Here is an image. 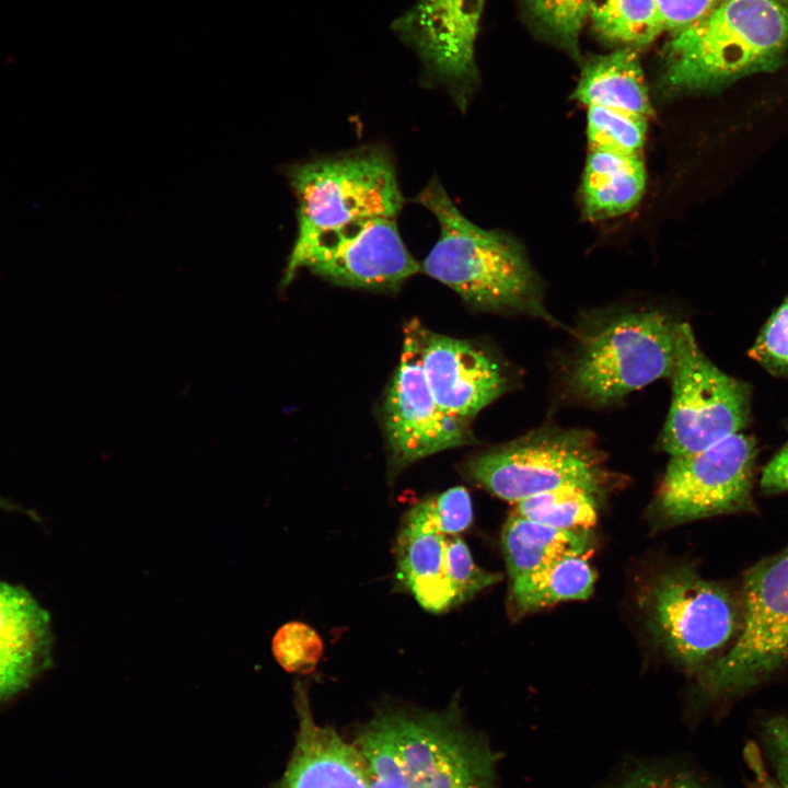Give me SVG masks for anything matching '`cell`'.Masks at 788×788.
Instances as JSON below:
<instances>
[{
	"label": "cell",
	"instance_id": "obj_1",
	"mask_svg": "<svg viewBox=\"0 0 788 788\" xmlns=\"http://www.w3.org/2000/svg\"><path fill=\"white\" fill-rule=\"evenodd\" d=\"M354 745L369 788H496V755L455 703L442 711L382 710Z\"/></svg>",
	"mask_w": 788,
	"mask_h": 788
},
{
	"label": "cell",
	"instance_id": "obj_2",
	"mask_svg": "<svg viewBox=\"0 0 788 788\" xmlns=\"http://www.w3.org/2000/svg\"><path fill=\"white\" fill-rule=\"evenodd\" d=\"M415 201L430 211L440 227L438 241L420 263L421 271L474 308L514 310L557 324L545 309L540 280L514 237L470 221L437 176Z\"/></svg>",
	"mask_w": 788,
	"mask_h": 788
},
{
	"label": "cell",
	"instance_id": "obj_3",
	"mask_svg": "<svg viewBox=\"0 0 788 788\" xmlns=\"http://www.w3.org/2000/svg\"><path fill=\"white\" fill-rule=\"evenodd\" d=\"M788 48V0H723L672 34L664 47V96L717 91L778 69Z\"/></svg>",
	"mask_w": 788,
	"mask_h": 788
},
{
	"label": "cell",
	"instance_id": "obj_4",
	"mask_svg": "<svg viewBox=\"0 0 788 788\" xmlns=\"http://www.w3.org/2000/svg\"><path fill=\"white\" fill-rule=\"evenodd\" d=\"M296 195L298 230L288 263L322 234L351 222L396 218L404 198L394 159L383 144H366L286 167Z\"/></svg>",
	"mask_w": 788,
	"mask_h": 788
},
{
	"label": "cell",
	"instance_id": "obj_5",
	"mask_svg": "<svg viewBox=\"0 0 788 788\" xmlns=\"http://www.w3.org/2000/svg\"><path fill=\"white\" fill-rule=\"evenodd\" d=\"M675 326L669 316L651 310L606 321L584 337L569 371V387L586 402L606 405L671 376Z\"/></svg>",
	"mask_w": 788,
	"mask_h": 788
},
{
	"label": "cell",
	"instance_id": "obj_6",
	"mask_svg": "<svg viewBox=\"0 0 788 788\" xmlns=\"http://www.w3.org/2000/svg\"><path fill=\"white\" fill-rule=\"evenodd\" d=\"M740 601L738 636L697 674L708 696L744 693L788 664V545L745 572Z\"/></svg>",
	"mask_w": 788,
	"mask_h": 788
},
{
	"label": "cell",
	"instance_id": "obj_7",
	"mask_svg": "<svg viewBox=\"0 0 788 788\" xmlns=\"http://www.w3.org/2000/svg\"><path fill=\"white\" fill-rule=\"evenodd\" d=\"M651 633L684 669L700 673L726 652L741 627V601L725 586L681 566L654 579L645 595Z\"/></svg>",
	"mask_w": 788,
	"mask_h": 788
},
{
	"label": "cell",
	"instance_id": "obj_8",
	"mask_svg": "<svg viewBox=\"0 0 788 788\" xmlns=\"http://www.w3.org/2000/svg\"><path fill=\"white\" fill-rule=\"evenodd\" d=\"M470 475L510 502L571 486L596 496L607 479L604 456L594 437L581 429H541L480 454Z\"/></svg>",
	"mask_w": 788,
	"mask_h": 788
},
{
	"label": "cell",
	"instance_id": "obj_9",
	"mask_svg": "<svg viewBox=\"0 0 788 788\" xmlns=\"http://www.w3.org/2000/svg\"><path fill=\"white\" fill-rule=\"evenodd\" d=\"M673 395L660 436L663 451L684 455L741 432L750 421L749 386L716 367L687 323H676Z\"/></svg>",
	"mask_w": 788,
	"mask_h": 788
},
{
	"label": "cell",
	"instance_id": "obj_10",
	"mask_svg": "<svg viewBox=\"0 0 788 788\" xmlns=\"http://www.w3.org/2000/svg\"><path fill=\"white\" fill-rule=\"evenodd\" d=\"M756 445L738 432L695 453L671 456L651 506L662 524L751 510Z\"/></svg>",
	"mask_w": 788,
	"mask_h": 788
},
{
	"label": "cell",
	"instance_id": "obj_11",
	"mask_svg": "<svg viewBox=\"0 0 788 788\" xmlns=\"http://www.w3.org/2000/svg\"><path fill=\"white\" fill-rule=\"evenodd\" d=\"M395 219L359 220L322 234L287 264L282 286L306 268L341 287L398 290L421 267L403 242Z\"/></svg>",
	"mask_w": 788,
	"mask_h": 788
},
{
	"label": "cell",
	"instance_id": "obj_12",
	"mask_svg": "<svg viewBox=\"0 0 788 788\" xmlns=\"http://www.w3.org/2000/svg\"><path fill=\"white\" fill-rule=\"evenodd\" d=\"M486 0H417L394 20L395 35L417 56L422 79L464 113L479 83L475 44Z\"/></svg>",
	"mask_w": 788,
	"mask_h": 788
},
{
	"label": "cell",
	"instance_id": "obj_13",
	"mask_svg": "<svg viewBox=\"0 0 788 788\" xmlns=\"http://www.w3.org/2000/svg\"><path fill=\"white\" fill-rule=\"evenodd\" d=\"M420 323L406 329L396 372L390 384L384 420L396 465L403 467L422 457L472 442L466 421L445 413L433 397L421 366Z\"/></svg>",
	"mask_w": 788,
	"mask_h": 788
},
{
	"label": "cell",
	"instance_id": "obj_14",
	"mask_svg": "<svg viewBox=\"0 0 788 788\" xmlns=\"http://www.w3.org/2000/svg\"><path fill=\"white\" fill-rule=\"evenodd\" d=\"M419 337L426 381L449 415L467 422L508 390L502 368L480 348L421 325Z\"/></svg>",
	"mask_w": 788,
	"mask_h": 788
},
{
	"label": "cell",
	"instance_id": "obj_15",
	"mask_svg": "<svg viewBox=\"0 0 788 788\" xmlns=\"http://www.w3.org/2000/svg\"><path fill=\"white\" fill-rule=\"evenodd\" d=\"M299 729L277 788H369L361 756L333 728L313 719L306 686L294 685Z\"/></svg>",
	"mask_w": 788,
	"mask_h": 788
},
{
	"label": "cell",
	"instance_id": "obj_16",
	"mask_svg": "<svg viewBox=\"0 0 788 788\" xmlns=\"http://www.w3.org/2000/svg\"><path fill=\"white\" fill-rule=\"evenodd\" d=\"M45 611L23 589L0 581V700L24 688L49 657Z\"/></svg>",
	"mask_w": 788,
	"mask_h": 788
},
{
	"label": "cell",
	"instance_id": "obj_17",
	"mask_svg": "<svg viewBox=\"0 0 788 788\" xmlns=\"http://www.w3.org/2000/svg\"><path fill=\"white\" fill-rule=\"evenodd\" d=\"M445 544L447 535L407 520L397 537L399 579L432 613L460 604L445 570Z\"/></svg>",
	"mask_w": 788,
	"mask_h": 788
},
{
	"label": "cell",
	"instance_id": "obj_18",
	"mask_svg": "<svg viewBox=\"0 0 788 788\" xmlns=\"http://www.w3.org/2000/svg\"><path fill=\"white\" fill-rule=\"evenodd\" d=\"M572 97L586 106H604L649 118L652 106L635 48L596 56L582 69Z\"/></svg>",
	"mask_w": 788,
	"mask_h": 788
},
{
	"label": "cell",
	"instance_id": "obj_19",
	"mask_svg": "<svg viewBox=\"0 0 788 788\" xmlns=\"http://www.w3.org/2000/svg\"><path fill=\"white\" fill-rule=\"evenodd\" d=\"M646 178L640 154L590 149L581 182L586 216L602 220L628 212L640 201Z\"/></svg>",
	"mask_w": 788,
	"mask_h": 788
},
{
	"label": "cell",
	"instance_id": "obj_20",
	"mask_svg": "<svg viewBox=\"0 0 788 788\" xmlns=\"http://www.w3.org/2000/svg\"><path fill=\"white\" fill-rule=\"evenodd\" d=\"M501 544L512 580L564 557L587 555L593 538L588 529H558L513 513L503 526Z\"/></svg>",
	"mask_w": 788,
	"mask_h": 788
},
{
	"label": "cell",
	"instance_id": "obj_21",
	"mask_svg": "<svg viewBox=\"0 0 788 788\" xmlns=\"http://www.w3.org/2000/svg\"><path fill=\"white\" fill-rule=\"evenodd\" d=\"M595 580L587 555L567 556L512 579L510 603L517 614H526L564 601L587 600Z\"/></svg>",
	"mask_w": 788,
	"mask_h": 788
},
{
	"label": "cell",
	"instance_id": "obj_22",
	"mask_svg": "<svg viewBox=\"0 0 788 788\" xmlns=\"http://www.w3.org/2000/svg\"><path fill=\"white\" fill-rule=\"evenodd\" d=\"M589 20L604 39L624 47L648 45L663 32L657 0H590Z\"/></svg>",
	"mask_w": 788,
	"mask_h": 788
},
{
	"label": "cell",
	"instance_id": "obj_23",
	"mask_svg": "<svg viewBox=\"0 0 788 788\" xmlns=\"http://www.w3.org/2000/svg\"><path fill=\"white\" fill-rule=\"evenodd\" d=\"M515 514L558 529H588L598 521L595 496L564 486L517 502Z\"/></svg>",
	"mask_w": 788,
	"mask_h": 788
},
{
	"label": "cell",
	"instance_id": "obj_24",
	"mask_svg": "<svg viewBox=\"0 0 788 788\" xmlns=\"http://www.w3.org/2000/svg\"><path fill=\"white\" fill-rule=\"evenodd\" d=\"M648 118L604 106H589L587 138L590 149L639 154L647 136Z\"/></svg>",
	"mask_w": 788,
	"mask_h": 788
},
{
	"label": "cell",
	"instance_id": "obj_25",
	"mask_svg": "<svg viewBox=\"0 0 788 788\" xmlns=\"http://www.w3.org/2000/svg\"><path fill=\"white\" fill-rule=\"evenodd\" d=\"M541 28L564 48L579 56V37L589 19L590 0H523Z\"/></svg>",
	"mask_w": 788,
	"mask_h": 788
},
{
	"label": "cell",
	"instance_id": "obj_26",
	"mask_svg": "<svg viewBox=\"0 0 788 788\" xmlns=\"http://www.w3.org/2000/svg\"><path fill=\"white\" fill-rule=\"evenodd\" d=\"M405 520L444 535H457L472 523L471 496L465 487L450 488L414 506Z\"/></svg>",
	"mask_w": 788,
	"mask_h": 788
},
{
	"label": "cell",
	"instance_id": "obj_27",
	"mask_svg": "<svg viewBox=\"0 0 788 788\" xmlns=\"http://www.w3.org/2000/svg\"><path fill=\"white\" fill-rule=\"evenodd\" d=\"M273 656L278 664L289 673H312L324 651L321 636L311 626L302 622H288L274 635Z\"/></svg>",
	"mask_w": 788,
	"mask_h": 788
},
{
	"label": "cell",
	"instance_id": "obj_28",
	"mask_svg": "<svg viewBox=\"0 0 788 788\" xmlns=\"http://www.w3.org/2000/svg\"><path fill=\"white\" fill-rule=\"evenodd\" d=\"M445 570L460 604L501 579L500 573L478 567L468 546L457 535H447Z\"/></svg>",
	"mask_w": 788,
	"mask_h": 788
},
{
	"label": "cell",
	"instance_id": "obj_29",
	"mask_svg": "<svg viewBox=\"0 0 788 788\" xmlns=\"http://www.w3.org/2000/svg\"><path fill=\"white\" fill-rule=\"evenodd\" d=\"M749 354L769 373L788 376V294L770 314Z\"/></svg>",
	"mask_w": 788,
	"mask_h": 788
},
{
	"label": "cell",
	"instance_id": "obj_30",
	"mask_svg": "<svg viewBox=\"0 0 788 788\" xmlns=\"http://www.w3.org/2000/svg\"><path fill=\"white\" fill-rule=\"evenodd\" d=\"M616 788H706L692 773L674 767L637 765L626 770Z\"/></svg>",
	"mask_w": 788,
	"mask_h": 788
},
{
	"label": "cell",
	"instance_id": "obj_31",
	"mask_svg": "<svg viewBox=\"0 0 788 788\" xmlns=\"http://www.w3.org/2000/svg\"><path fill=\"white\" fill-rule=\"evenodd\" d=\"M766 756L774 769L775 783L788 788V718L778 716L768 719L762 730Z\"/></svg>",
	"mask_w": 788,
	"mask_h": 788
},
{
	"label": "cell",
	"instance_id": "obj_32",
	"mask_svg": "<svg viewBox=\"0 0 788 788\" xmlns=\"http://www.w3.org/2000/svg\"><path fill=\"white\" fill-rule=\"evenodd\" d=\"M723 0H657L663 32L674 34L697 22Z\"/></svg>",
	"mask_w": 788,
	"mask_h": 788
},
{
	"label": "cell",
	"instance_id": "obj_33",
	"mask_svg": "<svg viewBox=\"0 0 788 788\" xmlns=\"http://www.w3.org/2000/svg\"><path fill=\"white\" fill-rule=\"evenodd\" d=\"M761 487L767 493L788 490V442L764 467Z\"/></svg>",
	"mask_w": 788,
	"mask_h": 788
},
{
	"label": "cell",
	"instance_id": "obj_34",
	"mask_svg": "<svg viewBox=\"0 0 788 788\" xmlns=\"http://www.w3.org/2000/svg\"><path fill=\"white\" fill-rule=\"evenodd\" d=\"M744 760L752 774L751 788H779L774 778L767 772L766 765L756 744L749 743L745 746Z\"/></svg>",
	"mask_w": 788,
	"mask_h": 788
}]
</instances>
